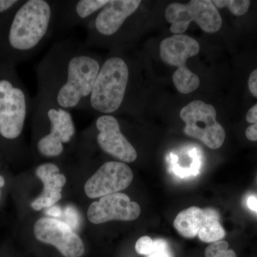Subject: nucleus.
Instances as JSON below:
<instances>
[{
    "label": "nucleus",
    "mask_w": 257,
    "mask_h": 257,
    "mask_svg": "<svg viewBox=\"0 0 257 257\" xmlns=\"http://www.w3.org/2000/svg\"><path fill=\"white\" fill-rule=\"evenodd\" d=\"M102 61L84 43L55 42L37 65V95L69 111H85Z\"/></svg>",
    "instance_id": "1"
},
{
    "label": "nucleus",
    "mask_w": 257,
    "mask_h": 257,
    "mask_svg": "<svg viewBox=\"0 0 257 257\" xmlns=\"http://www.w3.org/2000/svg\"><path fill=\"white\" fill-rule=\"evenodd\" d=\"M55 12L54 0L21 2L7 30L9 50L20 57L40 50L54 32Z\"/></svg>",
    "instance_id": "2"
},
{
    "label": "nucleus",
    "mask_w": 257,
    "mask_h": 257,
    "mask_svg": "<svg viewBox=\"0 0 257 257\" xmlns=\"http://www.w3.org/2000/svg\"><path fill=\"white\" fill-rule=\"evenodd\" d=\"M133 69L127 60L116 54L103 58L100 70L85 111L114 115L126 106Z\"/></svg>",
    "instance_id": "3"
},
{
    "label": "nucleus",
    "mask_w": 257,
    "mask_h": 257,
    "mask_svg": "<svg viewBox=\"0 0 257 257\" xmlns=\"http://www.w3.org/2000/svg\"><path fill=\"white\" fill-rule=\"evenodd\" d=\"M34 108V121L38 133L35 144L37 152L47 158L60 157L66 145L75 137V124L71 111L39 95Z\"/></svg>",
    "instance_id": "4"
},
{
    "label": "nucleus",
    "mask_w": 257,
    "mask_h": 257,
    "mask_svg": "<svg viewBox=\"0 0 257 257\" xmlns=\"http://www.w3.org/2000/svg\"><path fill=\"white\" fill-rule=\"evenodd\" d=\"M200 51L199 42L185 35H174L162 40L160 55L165 63L177 67L172 80L177 90L187 94L194 92L200 85L199 77L187 67V61L198 55Z\"/></svg>",
    "instance_id": "5"
},
{
    "label": "nucleus",
    "mask_w": 257,
    "mask_h": 257,
    "mask_svg": "<svg viewBox=\"0 0 257 257\" xmlns=\"http://www.w3.org/2000/svg\"><path fill=\"white\" fill-rule=\"evenodd\" d=\"M10 77H0V135L14 140L23 133L30 101L26 91Z\"/></svg>",
    "instance_id": "6"
},
{
    "label": "nucleus",
    "mask_w": 257,
    "mask_h": 257,
    "mask_svg": "<svg viewBox=\"0 0 257 257\" xmlns=\"http://www.w3.org/2000/svg\"><path fill=\"white\" fill-rule=\"evenodd\" d=\"M165 19L171 24L170 31L175 35H183L192 22L209 34L219 31L222 26L221 15L210 0H192L187 4L172 3L166 8Z\"/></svg>",
    "instance_id": "7"
},
{
    "label": "nucleus",
    "mask_w": 257,
    "mask_h": 257,
    "mask_svg": "<svg viewBox=\"0 0 257 257\" xmlns=\"http://www.w3.org/2000/svg\"><path fill=\"white\" fill-rule=\"evenodd\" d=\"M180 117L186 124L184 133L197 139L211 150H217L224 143V128L216 121L214 106L202 100L191 101L180 111Z\"/></svg>",
    "instance_id": "8"
},
{
    "label": "nucleus",
    "mask_w": 257,
    "mask_h": 257,
    "mask_svg": "<svg viewBox=\"0 0 257 257\" xmlns=\"http://www.w3.org/2000/svg\"><path fill=\"white\" fill-rule=\"evenodd\" d=\"M174 226L184 237L192 239L198 236L205 243L220 241L226 235L219 213L211 208H187L176 216Z\"/></svg>",
    "instance_id": "9"
},
{
    "label": "nucleus",
    "mask_w": 257,
    "mask_h": 257,
    "mask_svg": "<svg viewBox=\"0 0 257 257\" xmlns=\"http://www.w3.org/2000/svg\"><path fill=\"white\" fill-rule=\"evenodd\" d=\"M93 130L96 145L107 155L124 163H132L138 159L136 148L121 132L119 120L114 115H97Z\"/></svg>",
    "instance_id": "10"
},
{
    "label": "nucleus",
    "mask_w": 257,
    "mask_h": 257,
    "mask_svg": "<svg viewBox=\"0 0 257 257\" xmlns=\"http://www.w3.org/2000/svg\"><path fill=\"white\" fill-rule=\"evenodd\" d=\"M37 240L57 248L64 257H81L85 248L80 236L64 221L42 217L34 226Z\"/></svg>",
    "instance_id": "11"
},
{
    "label": "nucleus",
    "mask_w": 257,
    "mask_h": 257,
    "mask_svg": "<svg viewBox=\"0 0 257 257\" xmlns=\"http://www.w3.org/2000/svg\"><path fill=\"white\" fill-rule=\"evenodd\" d=\"M133 172L126 163L109 161L103 164L86 182L84 192L95 199L121 192L133 180Z\"/></svg>",
    "instance_id": "12"
},
{
    "label": "nucleus",
    "mask_w": 257,
    "mask_h": 257,
    "mask_svg": "<svg viewBox=\"0 0 257 257\" xmlns=\"http://www.w3.org/2000/svg\"><path fill=\"white\" fill-rule=\"evenodd\" d=\"M109 0H59L55 1L54 32L84 26L101 11Z\"/></svg>",
    "instance_id": "13"
},
{
    "label": "nucleus",
    "mask_w": 257,
    "mask_h": 257,
    "mask_svg": "<svg viewBox=\"0 0 257 257\" xmlns=\"http://www.w3.org/2000/svg\"><path fill=\"white\" fill-rule=\"evenodd\" d=\"M141 214L138 203L132 202L126 194L117 192L101 197L90 204L87 218L94 224L111 220L134 221Z\"/></svg>",
    "instance_id": "14"
},
{
    "label": "nucleus",
    "mask_w": 257,
    "mask_h": 257,
    "mask_svg": "<svg viewBox=\"0 0 257 257\" xmlns=\"http://www.w3.org/2000/svg\"><path fill=\"white\" fill-rule=\"evenodd\" d=\"M36 175L43 183L44 188L31 206L35 210L40 211L55 205L62 199V191L67 179L60 173L58 166L54 163L40 165L37 168Z\"/></svg>",
    "instance_id": "15"
},
{
    "label": "nucleus",
    "mask_w": 257,
    "mask_h": 257,
    "mask_svg": "<svg viewBox=\"0 0 257 257\" xmlns=\"http://www.w3.org/2000/svg\"><path fill=\"white\" fill-rule=\"evenodd\" d=\"M135 250L139 254L150 256L160 250H167V244L162 239L154 241L150 236H144L140 238L135 244Z\"/></svg>",
    "instance_id": "16"
},
{
    "label": "nucleus",
    "mask_w": 257,
    "mask_h": 257,
    "mask_svg": "<svg viewBox=\"0 0 257 257\" xmlns=\"http://www.w3.org/2000/svg\"><path fill=\"white\" fill-rule=\"evenodd\" d=\"M212 3L216 8H227L235 16L246 14L251 5L248 0H214Z\"/></svg>",
    "instance_id": "17"
},
{
    "label": "nucleus",
    "mask_w": 257,
    "mask_h": 257,
    "mask_svg": "<svg viewBox=\"0 0 257 257\" xmlns=\"http://www.w3.org/2000/svg\"><path fill=\"white\" fill-rule=\"evenodd\" d=\"M205 257H236V255L234 250L229 249L227 241L220 240L206 248Z\"/></svg>",
    "instance_id": "18"
},
{
    "label": "nucleus",
    "mask_w": 257,
    "mask_h": 257,
    "mask_svg": "<svg viewBox=\"0 0 257 257\" xmlns=\"http://www.w3.org/2000/svg\"><path fill=\"white\" fill-rule=\"evenodd\" d=\"M246 121L251 123L245 132L246 138L250 141H257V104L248 111L246 116Z\"/></svg>",
    "instance_id": "19"
},
{
    "label": "nucleus",
    "mask_w": 257,
    "mask_h": 257,
    "mask_svg": "<svg viewBox=\"0 0 257 257\" xmlns=\"http://www.w3.org/2000/svg\"><path fill=\"white\" fill-rule=\"evenodd\" d=\"M65 218L67 223L69 226L74 229V227H77L79 224V216L77 211L72 207H67L65 210Z\"/></svg>",
    "instance_id": "20"
},
{
    "label": "nucleus",
    "mask_w": 257,
    "mask_h": 257,
    "mask_svg": "<svg viewBox=\"0 0 257 257\" xmlns=\"http://www.w3.org/2000/svg\"><path fill=\"white\" fill-rule=\"evenodd\" d=\"M248 86L250 92L254 97L257 98V69L250 74L248 79Z\"/></svg>",
    "instance_id": "21"
},
{
    "label": "nucleus",
    "mask_w": 257,
    "mask_h": 257,
    "mask_svg": "<svg viewBox=\"0 0 257 257\" xmlns=\"http://www.w3.org/2000/svg\"><path fill=\"white\" fill-rule=\"evenodd\" d=\"M20 1L17 0H0V14H4L7 12L15 8Z\"/></svg>",
    "instance_id": "22"
},
{
    "label": "nucleus",
    "mask_w": 257,
    "mask_h": 257,
    "mask_svg": "<svg viewBox=\"0 0 257 257\" xmlns=\"http://www.w3.org/2000/svg\"><path fill=\"white\" fill-rule=\"evenodd\" d=\"M46 214L47 215L54 216V217H59L62 215V210L58 206L54 205L50 208H47Z\"/></svg>",
    "instance_id": "23"
},
{
    "label": "nucleus",
    "mask_w": 257,
    "mask_h": 257,
    "mask_svg": "<svg viewBox=\"0 0 257 257\" xmlns=\"http://www.w3.org/2000/svg\"><path fill=\"white\" fill-rule=\"evenodd\" d=\"M246 205L251 211L257 213V197L256 196H249L246 199Z\"/></svg>",
    "instance_id": "24"
},
{
    "label": "nucleus",
    "mask_w": 257,
    "mask_h": 257,
    "mask_svg": "<svg viewBox=\"0 0 257 257\" xmlns=\"http://www.w3.org/2000/svg\"><path fill=\"white\" fill-rule=\"evenodd\" d=\"M148 257H171L169 254L167 250H160V251H155V253H152Z\"/></svg>",
    "instance_id": "25"
},
{
    "label": "nucleus",
    "mask_w": 257,
    "mask_h": 257,
    "mask_svg": "<svg viewBox=\"0 0 257 257\" xmlns=\"http://www.w3.org/2000/svg\"><path fill=\"white\" fill-rule=\"evenodd\" d=\"M5 184V180L4 177L3 176L0 175V188L1 187H4ZM0 196H1V194H0Z\"/></svg>",
    "instance_id": "26"
}]
</instances>
